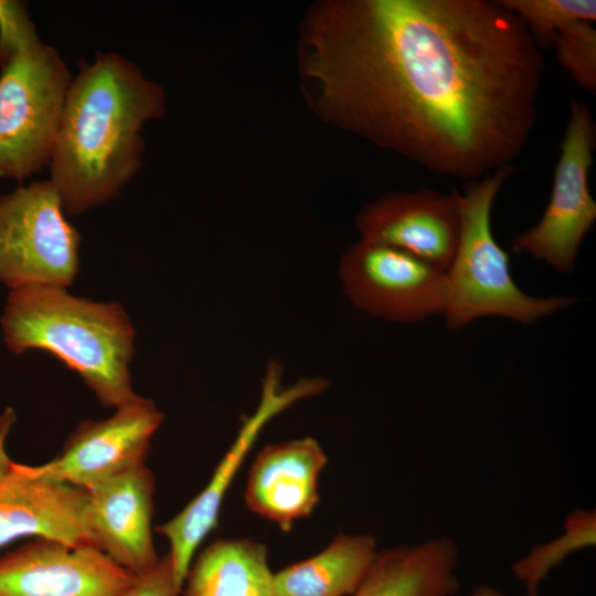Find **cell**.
Listing matches in <instances>:
<instances>
[{
    "label": "cell",
    "mask_w": 596,
    "mask_h": 596,
    "mask_svg": "<svg viewBox=\"0 0 596 596\" xmlns=\"http://www.w3.org/2000/svg\"><path fill=\"white\" fill-rule=\"evenodd\" d=\"M51 180L20 187L0 198V281L67 287L79 265L81 236L65 217Z\"/></svg>",
    "instance_id": "obj_6"
},
{
    "label": "cell",
    "mask_w": 596,
    "mask_h": 596,
    "mask_svg": "<svg viewBox=\"0 0 596 596\" xmlns=\"http://www.w3.org/2000/svg\"><path fill=\"white\" fill-rule=\"evenodd\" d=\"M376 554L374 536L341 533L313 556L274 573L275 596L352 595Z\"/></svg>",
    "instance_id": "obj_18"
},
{
    "label": "cell",
    "mask_w": 596,
    "mask_h": 596,
    "mask_svg": "<svg viewBox=\"0 0 596 596\" xmlns=\"http://www.w3.org/2000/svg\"><path fill=\"white\" fill-rule=\"evenodd\" d=\"M564 529L560 538L533 547L526 556L512 565L513 574L524 584L526 596H539L543 579L568 554L595 545V511H573L565 519Z\"/></svg>",
    "instance_id": "obj_19"
},
{
    "label": "cell",
    "mask_w": 596,
    "mask_h": 596,
    "mask_svg": "<svg viewBox=\"0 0 596 596\" xmlns=\"http://www.w3.org/2000/svg\"><path fill=\"white\" fill-rule=\"evenodd\" d=\"M595 146L592 110L586 103L571 99L549 203L539 223L514 237L515 253H526L563 274L574 268L578 248L596 221L588 187Z\"/></svg>",
    "instance_id": "obj_7"
},
{
    "label": "cell",
    "mask_w": 596,
    "mask_h": 596,
    "mask_svg": "<svg viewBox=\"0 0 596 596\" xmlns=\"http://www.w3.org/2000/svg\"><path fill=\"white\" fill-rule=\"evenodd\" d=\"M471 596H508L504 593L488 586V585H479L472 593Z\"/></svg>",
    "instance_id": "obj_25"
},
{
    "label": "cell",
    "mask_w": 596,
    "mask_h": 596,
    "mask_svg": "<svg viewBox=\"0 0 596 596\" xmlns=\"http://www.w3.org/2000/svg\"><path fill=\"white\" fill-rule=\"evenodd\" d=\"M355 225L361 240L403 251L443 270L455 255L460 215L454 195L433 189L393 192L364 206Z\"/></svg>",
    "instance_id": "obj_11"
},
{
    "label": "cell",
    "mask_w": 596,
    "mask_h": 596,
    "mask_svg": "<svg viewBox=\"0 0 596 596\" xmlns=\"http://www.w3.org/2000/svg\"><path fill=\"white\" fill-rule=\"evenodd\" d=\"M326 465V453L311 437L266 446L248 473L247 507L290 531L296 520L309 515L318 504V479Z\"/></svg>",
    "instance_id": "obj_15"
},
{
    "label": "cell",
    "mask_w": 596,
    "mask_h": 596,
    "mask_svg": "<svg viewBox=\"0 0 596 596\" xmlns=\"http://www.w3.org/2000/svg\"><path fill=\"white\" fill-rule=\"evenodd\" d=\"M265 545L220 539L191 563L181 596H275Z\"/></svg>",
    "instance_id": "obj_17"
},
{
    "label": "cell",
    "mask_w": 596,
    "mask_h": 596,
    "mask_svg": "<svg viewBox=\"0 0 596 596\" xmlns=\"http://www.w3.org/2000/svg\"><path fill=\"white\" fill-rule=\"evenodd\" d=\"M515 172L514 166L467 181L462 192L453 190L460 215L458 245L447 277L444 318L450 329L462 328L482 317H501L534 323L573 305L567 296L533 297L514 283L510 256L497 243L491 212L498 192Z\"/></svg>",
    "instance_id": "obj_4"
},
{
    "label": "cell",
    "mask_w": 596,
    "mask_h": 596,
    "mask_svg": "<svg viewBox=\"0 0 596 596\" xmlns=\"http://www.w3.org/2000/svg\"><path fill=\"white\" fill-rule=\"evenodd\" d=\"M164 113V92L116 53H100L72 79L50 159L64 210L116 198L141 166L145 124Z\"/></svg>",
    "instance_id": "obj_2"
},
{
    "label": "cell",
    "mask_w": 596,
    "mask_h": 596,
    "mask_svg": "<svg viewBox=\"0 0 596 596\" xmlns=\"http://www.w3.org/2000/svg\"><path fill=\"white\" fill-rule=\"evenodd\" d=\"M41 43L26 4L0 0V68Z\"/></svg>",
    "instance_id": "obj_22"
},
{
    "label": "cell",
    "mask_w": 596,
    "mask_h": 596,
    "mask_svg": "<svg viewBox=\"0 0 596 596\" xmlns=\"http://www.w3.org/2000/svg\"><path fill=\"white\" fill-rule=\"evenodd\" d=\"M343 290L361 310L394 322L444 315L446 270L403 251L360 240L343 254Z\"/></svg>",
    "instance_id": "obj_8"
},
{
    "label": "cell",
    "mask_w": 596,
    "mask_h": 596,
    "mask_svg": "<svg viewBox=\"0 0 596 596\" xmlns=\"http://www.w3.org/2000/svg\"><path fill=\"white\" fill-rule=\"evenodd\" d=\"M315 391L317 385L308 383L285 392H277L274 383L267 385L258 409L245 422L207 485L178 514L157 526V532L164 535L169 542L168 555L180 588L199 546L217 525L223 498L259 429L290 403Z\"/></svg>",
    "instance_id": "obj_14"
},
{
    "label": "cell",
    "mask_w": 596,
    "mask_h": 596,
    "mask_svg": "<svg viewBox=\"0 0 596 596\" xmlns=\"http://www.w3.org/2000/svg\"><path fill=\"white\" fill-rule=\"evenodd\" d=\"M458 547L447 536L377 552L351 596H454Z\"/></svg>",
    "instance_id": "obj_16"
},
{
    "label": "cell",
    "mask_w": 596,
    "mask_h": 596,
    "mask_svg": "<svg viewBox=\"0 0 596 596\" xmlns=\"http://www.w3.org/2000/svg\"><path fill=\"white\" fill-rule=\"evenodd\" d=\"M169 555L159 557L146 571L135 574V578L124 596H180Z\"/></svg>",
    "instance_id": "obj_23"
},
{
    "label": "cell",
    "mask_w": 596,
    "mask_h": 596,
    "mask_svg": "<svg viewBox=\"0 0 596 596\" xmlns=\"http://www.w3.org/2000/svg\"><path fill=\"white\" fill-rule=\"evenodd\" d=\"M299 66L327 121L466 181L525 150L545 71L498 0L326 1L307 14Z\"/></svg>",
    "instance_id": "obj_1"
},
{
    "label": "cell",
    "mask_w": 596,
    "mask_h": 596,
    "mask_svg": "<svg viewBox=\"0 0 596 596\" xmlns=\"http://www.w3.org/2000/svg\"><path fill=\"white\" fill-rule=\"evenodd\" d=\"M518 15L541 50L552 47L555 35L577 21H596L595 0H498Z\"/></svg>",
    "instance_id": "obj_20"
},
{
    "label": "cell",
    "mask_w": 596,
    "mask_h": 596,
    "mask_svg": "<svg viewBox=\"0 0 596 596\" xmlns=\"http://www.w3.org/2000/svg\"><path fill=\"white\" fill-rule=\"evenodd\" d=\"M134 578L93 545L36 539L0 556V596H124Z\"/></svg>",
    "instance_id": "obj_10"
},
{
    "label": "cell",
    "mask_w": 596,
    "mask_h": 596,
    "mask_svg": "<svg viewBox=\"0 0 596 596\" xmlns=\"http://www.w3.org/2000/svg\"><path fill=\"white\" fill-rule=\"evenodd\" d=\"M153 492V476L146 464L86 490L94 545L134 574L159 558L152 541Z\"/></svg>",
    "instance_id": "obj_13"
},
{
    "label": "cell",
    "mask_w": 596,
    "mask_h": 596,
    "mask_svg": "<svg viewBox=\"0 0 596 596\" xmlns=\"http://www.w3.org/2000/svg\"><path fill=\"white\" fill-rule=\"evenodd\" d=\"M555 61L572 79L590 94L596 92V29L593 22L577 21L554 38Z\"/></svg>",
    "instance_id": "obj_21"
},
{
    "label": "cell",
    "mask_w": 596,
    "mask_h": 596,
    "mask_svg": "<svg viewBox=\"0 0 596 596\" xmlns=\"http://www.w3.org/2000/svg\"><path fill=\"white\" fill-rule=\"evenodd\" d=\"M86 509V490L36 476L13 461L0 478V549L28 536L95 546Z\"/></svg>",
    "instance_id": "obj_12"
},
{
    "label": "cell",
    "mask_w": 596,
    "mask_h": 596,
    "mask_svg": "<svg viewBox=\"0 0 596 596\" xmlns=\"http://www.w3.org/2000/svg\"><path fill=\"white\" fill-rule=\"evenodd\" d=\"M17 419L13 408L7 407L0 414V478L9 472L12 467L13 461L10 459L7 454L6 443L9 436V433L14 425Z\"/></svg>",
    "instance_id": "obj_24"
},
{
    "label": "cell",
    "mask_w": 596,
    "mask_h": 596,
    "mask_svg": "<svg viewBox=\"0 0 596 596\" xmlns=\"http://www.w3.org/2000/svg\"><path fill=\"white\" fill-rule=\"evenodd\" d=\"M72 78L41 43L1 68L0 177L24 179L50 162Z\"/></svg>",
    "instance_id": "obj_5"
},
{
    "label": "cell",
    "mask_w": 596,
    "mask_h": 596,
    "mask_svg": "<svg viewBox=\"0 0 596 596\" xmlns=\"http://www.w3.org/2000/svg\"><path fill=\"white\" fill-rule=\"evenodd\" d=\"M163 414L148 398H135L102 421H84L50 461L29 466L40 477L87 490L145 464Z\"/></svg>",
    "instance_id": "obj_9"
},
{
    "label": "cell",
    "mask_w": 596,
    "mask_h": 596,
    "mask_svg": "<svg viewBox=\"0 0 596 596\" xmlns=\"http://www.w3.org/2000/svg\"><path fill=\"white\" fill-rule=\"evenodd\" d=\"M1 324L13 353L52 354L100 404L116 408L137 396L129 371L135 330L120 305L75 297L60 286H24L11 289Z\"/></svg>",
    "instance_id": "obj_3"
}]
</instances>
